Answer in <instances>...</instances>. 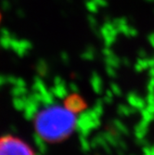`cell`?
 <instances>
[{"mask_svg": "<svg viewBox=\"0 0 154 155\" xmlns=\"http://www.w3.org/2000/svg\"><path fill=\"white\" fill-rule=\"evenodd\" d=\"M83 108L79 97H69L63 104L49 105L36 114L34 125L37 136L48 143L63 141L77 124V112Z\"/></svg>", "mask_w": 154, "mask_h": 155, "instance_id": "cell-1", "label": "cell"}, {"mask_svg": "<svg viewBox=\"0 0 154 155\" xmlns=\"http://www.w3.org/2000/svg\"><path fill=\"white\" fill-rule=\"evenodd\" d=\"M0 155H36V153L21 138L5 135L0 137Z\"/></svg>", "mask_w": 154, "mask_h": 155, "instance_id": "cell-2", "label": "cell"}]
</instances>
